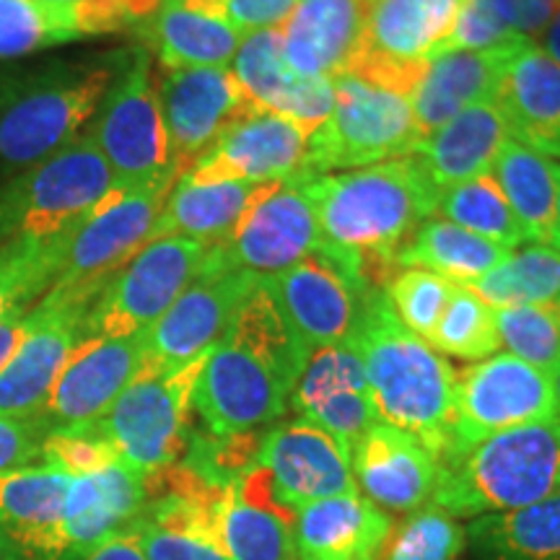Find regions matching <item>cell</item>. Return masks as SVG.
<instances>
[{
  "label": "cell",
  "instance_id": "11a10c76",
  "mask_svg": "<svg viewBox=\"0 0 560 560\" xmlns=\"http://www.w3.org/2000/svg\"><path fill=\"white\" fill-rule=\"evenodd\" d=\"M26 327H30V310L13 312L0 322V369H3L5 361L11 359L13 350L19 348V342L24 340Z\"/></svg>",
  "mask_w": 560,
  "mask_h": 560
},
{
  "label": "cell",
  "instance_id": "5b68a950",
  "mask_svg": "<svg viewBox=\"0 0 560 560\" xmlns=\"http://www.w3.org/2000/svg\"><path fill=\"white\" fill-rule=\"evenodd\" d=\"M552 493H560V416L482 439L441 467L431 503L475 520Z\"/></svg>",
  "mask_w": 560,
  "mask_h": 560
},
{
  "label": "cell",
  "instance_id": "4fadbf2b",
  "mask_svg": "<svg viewBox=\"0 0 560 560\" xmlns=\"http://www.w3.org/2000/svg\"><path fill=\"white\" fill-rule=\"evenodd\" d=\"M462 0H366L363 47L350 75L410 96L444 52Z\"/></svg>",
  "mask_w": 560,
  "mask_h": 560
},
{
  "label": "cell",
  "instance_id": "8992f818",
  "mask_svg": "<svg viewBox=\"0 0 560 560\" xmlns=\"http://www.w3.org/2000/svg\"><path fill=\"white\" fill-rule=\"evenodd\" d=\"M208 353L179 369H140L122 395L86 429L107 441L117 462L140 475L177 465L190 444L192 392Z\"/></svg>",
  "mask_w": 560,
  "mask_h": 560
},
{
  "label": "cell",
  "instance_id": "681fc988",
  "mask_svg": "<svg viewBox=\"0 0 560 560\" xmlns=\"http://www.w3.org/2000/svg\"><path fill=\"white\" fill-rule=\"evenodd\" d=\"M511 26L503 21L493 0H462V9L454 21V30L446 42V50H499L522 42Z\"/></svg>",
  "mask_w": 560,
  "mask_h": 560
},
{
  "label": "cell",
  "instance_id": "7a4b0ae2",
  "mask_svg": "<svg viewBox=\"0 0 560 560\" xmlns=\"http://www.w3.org/2000/svg\"><path fill=\"white\" fill-rule=\"evenodd\" d=\"M310 353L260 278L202 363L192 392L202 431L226 436L276 423Z\"/></svg>",
  "mask_w": 560,
  "mask_h": 560
},
{
  "label": "cell",
  "instance_id": "9f6ffc18",
  "mask_svg": "<svg viewBox=\"0 0 560 560\" xmlns=\"http://www.w3.org/2000/svg\"><path fill=\"white\" fill-rule=\"evenodd\" d=\"M542 50L548 52L550 58L560 66V9H558L556 16H552L548 30H545V47H542Z\"/></svg>",
  "mask_w": 560,
  "mask_h": 560
},
{
  "label": "cell",
  "instance_id": "8d00e7d4",
  "mask_svg": "<svg viewBox=\"0 0 560 560\" xmlns=\"http://www.w3.org/2000/svg\"><path fill=\"white\" fill-rule=\"evenodd\" d=\"M70 236H19L0 244V322L32 310L52 289Z\"/></svg>",
  "mask_w": 560,
  "mask_h": 560
},
{
  "label": "cell",
  "instance_id": "603a6c76",
  "mask_svg": "<svg viewBox=\"0 0 560 560\" xmlns=\"http://www.w3.org/2000/svg\"><path fill=\"white\" fill-rule=\"evenodd\" d=\"M355 488L392 514H410L433 499L441 462L412 433L376 420L350 450Z\"/></svg>",
  "mask_w": 560,
  "mask_h": 560
},
{
  "label": "cell",
  "instance_id": "d590c367",
  "mask_svg": "<svg viewBox=\"0 0 560 560\" xmlns=\"http://www.w3.org/2000/svg\"><path fill=\"white\" fill-rule=\"evenodd\" d=\"M490 177L514 210L524 240L550 247L556 226V161L509 138Z\"/></svg>",
  "mask_w": 560,
  "mask_h": 560
},
{
  "label": "cell",
  "instance_id": "91938a15",
  "mask_svg": "<svg viewBox=\"0 0 560 560\" xmlns=\"http://www.w3.org/2000/svg\"><path fill=\"white\" fill-rule=\"evenodd\" d=\"M45 3H55V5H73V3H79V0H45Z\"/></svg>",
  "mask_w": 560,
  "mask_h": 560
},
{
  "label": "cell",
  "instance_id": "ba28073f",
  "mask_svg": "<svg viewBox=\"0 0 560 560\" xmlns=\"http://www.w3.org/2000/svg\"><path fill=\"white\" fill-rule=\"evenodd\" d=\"M335 83L332 112L306 145L299 174L363 170L382 161L412 156L423 140L410 100L359 75L342 73Z\"/></svg>",
  "mask_w": 560,
  "mask_h": 560
},
{
  "label": "cell",
  "instance_id": "2e32d148",
  "mask_svg": "<svg viewBox=\"0 0 560 560\" xmlns=\"http://www.w3.org/2000/svg\"><path fill=\"white\" fill-rule=\"evenodd\" d=\"M260 283V276L247 270L221 268L213 249L190 285L145 332V369H179L223 338L242 301Z\"/></svg>",
  "mask_w": 560,
  "mask_h": 560
},
{
  "label": "cell",
  "instance_id": "4dcf8cb0",
  "mask_svg": "<svg viewBox=\"0 0 560 560\" xmlns=\"http://www.w3.org/2000/svg\"><path fill=\"white\" fill-rule=\"evenodd\" d=\"M516 45L499 47V50H446L436 55L408 96L423 138L450 122L462 109L480 102H493L503 66Z\"/></svg>",
  "mask_w": 560,
  "mask_h": 560
},
{
  "label": "cell",
  "instance_id": "ab89813d",
  "mask_svg": "<svg viewBox=\"0 0 560 560\" xmlns=\"http://www.w3.org/2000/svg\"><path fill=\"white\" fill-rule=\"evenodd\" d=\"M70 480V475L50 465L0 472V529H30L58 522Z\"/></svg>",
  "mask_w": 560,
  "mask_h": 560
},
{
  "label": "cell",
  "instance_id": "d4e9b609",
  "mask_svg": "<svg viewBox=\"0 0 560 560\" xmlns=\"http://www.w3.org/2000/svg\"><path fill=\"white\" fill-rule=\"evenodd\" d=\"M296 511L280 503L262 465L223 490L213 509L215 537L229 560H299Z\"/></svg>",
  "mask_w": 560,
  "mask_h": 560
},
{
  "label": "cell",
  "instance_id": "f1b7e54d",
  "mask_svg": "<svg viewBox=\"0 0 560 560\" xmlns=\"http://www.w3.org/2000/svg\"><path fill=\"white\" fill-rule=\"evenodd\" d=\"M278 185L283 182H268V185L234 179L206 182L182 174L153 223L149 242L182 236V240L202 242L208 247L223 244L240 226L247 210Z\"/></svg>",
  "mask_w": 560,
  "mask_h": 560
},
{
  "label": "cell",
  "instance_id": "7bdbcfd3",
  "mask_svg": "<svg viewBox=\"0 0 560 560\" xmlns=\"http://www.w3.org/2000/svg\"><path fill=\"white\" fill-rule=\"evenodd\" d=\"M429 346L439 353L465 361H482L501 348L495 330V310L467 285L454 283V291L441 314Z\"/></svg>",
  "mask_w": 560,
  "mask_h": 560
},
{
  "label": "cell",
  "instance_id": "f5cc1de1",
  "mask_svg": "<svg viewBox=\"0 0 560 560\" xmlns=\"http://www.w3.org/2000/svg\"><path fill=\"white\" fill-rule=\"evenodd\" d=\"M493 5L520 37L535 39L550 26L560 0H493Z\"/></svg>",
  "mask_w": 560,
  "mask_h": 560
},
{
  "label": "cell",
  "instance_id": "1f68e13d",
  "mask_svg": "<svg viewBox=\"0 0 560 560\" xmlns=\"http://www.w3.org/2000/svg\"><path fill=\"white\" fill-rule=\"evenodd\" d=\"M166 70L226 68L242 45V32L226 21L164 0V5L138 26Z\"/></svg>",
  "mask_w": 560,
  "mask_h": 560
},
{
  "label": "cell",
  "instance_id": "9a60e30c",
  "mask_svg": "<svg viewBox=\"0 0 560 560\" xmlns=\"http://www.w3.org/2000/svg\"><path fill=\"white\" fill-rule=\"evenodd\" d=\"M164 177L136 190H115L70 236L58 278L60 289H104L149 244L151 229L174 182Z\"/></svg>",
  "mask_w": 560,
  "mask_h": 560
},
{
  "label": "cell",
  "instance_id": "7402d4cb",
  "mask_svg": "<svg viewBox=\"0 0 560 560\" xmlns=\"http://www.w3.org/2000/svg\"><path fill=\"white\" fill-rule=\"evenodd\" d=\"M260 465L268 470L280 503L293 511L312 501L359 490L350 452L304 418L285 420L265 431Z\"/></svg>",
  "mask_w": 560,
  "mask_h": 560
},
{
  "label": "cell",
  "instance_id": "f907efd6",
  "mask_svg": "<svg viewBox=\"0 0 560 560\" xmlns=\"http://www.w3.org/2000/svg\"><path fill=\"white\" fill-rule=\"evenodd\" d=\"M185 9L226 21L236 32L249 34L278 30L285 24L299 0H172Z\"/></svg>",
  "mask_w": 560,
  "mask_h": 560
},
{
  "label": "cell",
  "instance_id": "83f0119b",
  "mask_svg": "<svg viewBox=\"0 0 560 560\" xmlns=\"http://www.w3.org/2000/svg\"><path fill=\"white\" fill-rule=\"evenodd\" d=\"M392 516L366 495L342 493L296 509L293 540L299 560H376L387 545Z\"/></svg>",
  "mask_w": 560,
  "mask_h": 560
},
{
  "label": "cell",
  "instance_id": "d6a6232c",
  "mask_svg": "<svg viewBox=\"0 0 560 560\" xmlns=\"http://www.w3.org/2000/svg\"><path fill=\"white\" fill-rule=\"evenodd\" d=\"M465 532L478 560H560V493L475 516Z\"/></svg>",
  "mask_w": 560,
  "mask_h": 560
},
{
  "label": "cell",
  "instance_id": "484cf974",
  "mask_svg": "<svg viewBox=\"0 0 560 560\" xmlns=\"http://www.w3.org/2000/svg\"><path fill=\"white\" fill-rule=\"evenodd\" d=\"M493 104L511 140L560 159V66L542 47L524 39L511 50Z\"/></svg>",
  "mask_w": 560,
  "mask_h": 560
},
{
  "label": "cell",
  "instance_id": "d6986e66",
  "mask_svg": "<svg viewBox=\"0 0 560 560\" xmlns=\"http://www.w3.org/2000/svg\"><path fill=\"white\" fill-rule=\"evenodd\" d=\"M145 361V332L130 338H83L55 380L37 416L45 436L102 418Z\"/></svg>",
  "mask_w": 560,
  "mask_h": 560
},
{
  "label": "cell",
  "instance_id": "e575fe53",
  "mask_svg": "<svg viewBox=\"0 0 560 560\" xmlns=\"http://www.w3.org/2000/svg\"><path fill=\"white\" fill-rule=\"evenodd\" d=\"M509 255L511 249L454 226L452 221L429 219L405 242L397 265L400 270H429L457 285H472L486 272L499 268Z\"/></svg>",
  "mask_w": 560,
  "mask_h": 560
},
{
  "label": "cell",
  "instance_id": "9c48e42d",
  "mask_svg": "<svg viewBox=\"0 0 560 560\" xmlns=\"http://www.w3.org/2000/svg\"><path fill=\"white\" fill-rule=\"evenodd\" d=\"M86 136L107 161L117 190H136L164 177H179L172 170L151 52L145 47L128 50Z\"/></svg>",
  "mask_w": 560,
  "mask_h": 560
},
{
  "label": "cell",
  "instance_id": "b9f144b4",
  "mask_svg": "<svg viewBox=\"0 0 560 560\" xmlns=\"http://www.w3.org/2000/svg\"><path fill=\"white\" fill-rule=\"evenodd\" d=\"M231 62H234L231 73L236 75L244 94L260 112H278L299 81V73H293L283 58L280 30L244 34L240 50Z\"/></svg>",
  "mask_w": 560,
  "mask_h": 560
},
{
  "label": "cell",
  "instance_id": "f546056e",
  "mask_svg": "<svg viewBox=\"0 0 560 560\" xmlns=\"http://www.w3.org/2000/svg\"><path fill=\"white\" fill-rule=\"evenodd\" d=\"M509 132L493 102L462 109L450 122L429 132L412 151L420 172L436 192L490 174Z\"/></svg>",
  "mask_w": 560,
  "mask_h": 560
},
{
  "label": "cell",
  "instance_id": "8fae6325",
  "mask_svg": "<svg viewBox=\"0 0 560 560\" xmlns=\"http://www.w3.org/2000/svg\"><path fill=\"white\" fill-rule=\"evenodd\" d=\"M556 416L550 374L511 353L482 359L457 374L450 436L441 467L493 433Z\"/></svg>",
  "mask_w": 560,
  "mask_h": 560
},
{
  "label": "cell",
  "instance_id": "db71d44e",
  "mask_svg": "<svg viewBox=\"0 0 560 560\" xmlns=\"http://www.w3.org/2000/svg\"><path fill=\"white\" fill-rule=\"evenodd\" d=\"M70 560H145V556L140 550L136 529H132V524H128L125 529L109 535L107 540L96 542L94 548H89L86 552Z\"/></svg>",
  "mask_w": 560,
  "mask_h": 560
},
{
  "label": "cell",
  "instance_id": "30bf717a",
  "mask_svg": "<svg viewBox=\"0 0 560 560\" xmlns=\"http://www.w3.org/2000/svg\"><path fill=\"white\" fill-rule=\"evenodd\" d=\"M145 501V475L115 462L107 470L70 480L58 522L0 529V556L3 560H70L132 524Z\"/></svg>",
  "mask_w": 560,
  "mask_h": 560
},
{
  "label": "cell",
  "instance_id": "ac0fdd59",
  "mask_svg": "<svg viewBox=\"0 0 560 560\" xmlns=\"http://www.w3.org/2000/svg\"><path fill=\"white\" fill-rule=\"evenodd\" d=\"M210 249L221 268L268 278L306 257H319L325 236L310 198L293 177L257 200L234 234Z\"/></svg>",
  "mask_w": 560,
  "mask_h": 560
},
{
  "label": "cell",
  "instance_id": "6f0895ef",
  "mask_svg": "<svg viewBox=\"0 0 560 560\" xmlns=\"http://www.w3.org/2000/svg\"><path fill=\"white\" fill-rule=\"evenodd\" d=\"M550 247L560 252V164H556V226H552Z\"/></svg>",
  "mask_w": 560,
  "mask_h": 560
},
{
  "label": "cell",
  "instance_id": "e0dca14e",
  "mask_svg": "<svg viewBox=\"0 0 560 560\" xmlns=\"http://www.w3.org/2000/svg\"><path fill=\"white\" fill-rule=\"evenodd\" d=\"M172 170L185 174L223 132L260 112L231 68L166 70L156 81Z\"/></svg>",
  "mask_w": 560,
  "mask_h": 560
},
{
  "label": "cell",
  "instance_id": "5bb4252c",
  "mask_svg": "<svg viewBox=\"0 0 560 560\" xmlns=\"http://www.w3.org/2000/svg\"><path fill=\"white\" fill-rule=\"evenodd\" d=\"M102 289L52 285L30 310L24 340L0 369V418H34L83 340V319Z\"/></svg>",
  "mask_w": 560,
  "mask_h": 560
},
{
  "label": "cell",
  "instance_id": "c3c4849f",
  "mask_svg": "<svg viewBox=\"0 0 560 560\" xmlns=\"http://www.w3.org/2000/svg\"><path fill=\"white\" fill-rule=\"evenodd\" d=\"M115 462V450L86 429L55 431L42 441V465H50L55 470L70 475V478L102 472Z\"/></svg>",
  "mask_w": 560,
  "mask_h": 560
},
{
  "label": "cell",
  "instance_id": "ffe728a7",
  "mask_svg": "<svg viewBox=\"0 0 560 560\" xmlns=\"http://www.w3.org/2000/svg\"><path fill=\"white\" fill-rule=\"evenodd\" d=\"M280 314L310 350L353 338L366 289L353 283L325 257H306L291 268L262 278Z\"/></svg>",
  "mask_w": 560,
  "mask_h": 560
},
{
  "label": "cell",
  "instance_id": "680465c9",
  "mask_svg": "<svg viewBox=\"0 0 560 560\" xmlns=\"http://www.w3.org/2000/svg\"><path fill=\"white\" fill-rule=\"evenodd\" d=\"M550 382H552V395H556V408L560 416V361H558V366L550 371Z\"/></svg>",
  "mask_w": 560,
  "mask_h": 560
},
{
  "label": "cell",
  "instance_id": "ee69618b",
  "mask_svg": "<svg viewBox=\"0 0 560 560\" xmlns=\"http://www.w3.org/2000/svg\"><path fill=\"white\" fill-rule=\"evenodd\" d=\"M501 346L529 366L550 374L560 361V301L495 310Z\"/></svg>",
  "mask_w": 560,
  "mask_h": 560
},
{
  "label": "cell",
  "instance_id": "4316f807",
  "mask_svg": "<svg viewBox=\"0 0 560 560\" xmlns=\"http://www.w3.org/2000/svg\"><path fill=\"white\" fill-rule=\"evenodd\" d=\"M366 0H299L278 26L283 58L299 75L338 79L350 73L363 47Z\"/></svg>",
  "mask_w": 560,
  "mask_h": 560
},
{
  "label": "cell",
  "instance_id": "44dd1931",
  "mask_svg": "<svg viewBox=\"0 0 560 560\" xmlns=\"http://www.w3.org/2000/svg\"><path fill=\"white\" fill-rule=\"evenodd\" d=\"M289 408L319 425L350 452L380 420L371 397L366 369L353 342L312 350L304 363Z\"/></svg>",
  "mask_w": 560,
  "mask_h": 560
},
{
  "label": "cell",
  "instance_id": "3957f363",
  "mask_svg": "<svg viewBox=\"0 0 560 560\" xmlns=\"http://www.w3.org/2000/svg\"><path fill=\"white\" fill-rule=\"evenodd\" d=\"M350 342L366 369L380 420L412 433L441 462L457 387L452 363L397 319L384 291L366 293Z\"/></svg>",
  "mask_w": 560,
  "mask_h": 560
},
{
  "label": "cell",
  "instance_id": "277c9868",
  "mask_svg": "<svg viewBox=\"0 0 560 560\" xmlns=\"http://www.w3.org/2000/svg\"><path fill=\"white\" fill-rule=\"evenodd\" d=\"M128 50L91 62H62L0 86V177L24 172L81 136Z\"/></svg>",
  "mask_w": 560,
  "mask_h": 560
},
{
  "label": "cell",
  "instance_id": "7c38bea8",
  "mask_svg": "<svg viewBox=\"0 0 560 560\" xmlns=\"http://www.w3.org/2000/svg\"><path fill=\"white\" fill-rule=\"evenodd\" d=\"M208 244L182 236L149 242L107 280L83 319V338H130L149 332L198 276Z\"/></svg>",
  "mask_w": 560,
  "mask_h": 560
},
{
  "label": "cell",
  "instance_id": "f6af8a7d",
  "mask_svg": "<svg viewBox=\"0 0 560 560\" xmlns=\"http://www.w3.org/2000/svg\"><path fill=\"white\" fill-rule=\"evenodd\" d=\"M467 548V532L436 503L410 511L392 529L387 545L382 550V560H459Z\"/></svg>",
  "mask_w": 560,
  "mask_h": 560
},
{
  "label": "cell",
  "instance_id": "836d02e7",
  "mask_svg": "<svg viewBox=\"0 0 560 560\" xmlns=\"http://www.w3.org/2000/svg\"><path fill=\"white\" fill-rule=\"evenodd\" d=\"M145 560H229L215 537L213 509L182 495H153L132 520Z\"/></svg>",
  "mask_w": 560,
  "mask_h": 560
},
{
  "label": "cell",
  "instance_id": "cb8c5ba5",
  "mask_svg": "<svg viewBox=\"0 0 560 560\" xmlns=\"http://www.w3.org/2000/svg\"><path fill=\"white\" fill-rule=\"evenodd\" d=\"M312 130L276 112H255L223 132L185 174L206 182H289L301 172Z\"/></svg>",
  "mask_w": 560,
  "mask_h": 560
},
{
  "label": "cell",
  "instance_id": "816d5d0a",
  "mask_svg": "<svg viewBox=\"0 0 560 560\" xmlns=\"http://www.w3.org/2000/svg\"><path fill=\"white\" fill-rule=\"evenodd\" d=\"M45 431L32 418H0V472L42 459Z\"/></svg>",
  "mask_w": 560,
  "mask_h": 560
},
{
  "label": "cell",
  "instance_id": "60d3db41",
  "mask_svg": "<svg viewBox=\"0 0 560 560\" xmlns=\"http://www.w3.org/2000/svg\"><path fill=\"white\" fill-rule=\"evenodd\" d=\"M83 39L73 5L0 0V60Z\"/></svg>",
  "mask_w": 560,
  "mask_h": 560
},
{
  "label": "cell",
  "instance_id": "f35d334b",
  "mask_svg": "<svg viewBox=\"0 0 560 560\" xmlns=\"http://www.w3.org/2000/svg\"><path fill=\"white\" fill-rule=\"evenodd\" d=\"M436 213L452 221L454 226L478 234L488 242L501 244V247L511 252L527 242L514 210H511L509 200L503 198L501 187L495 185L490 174L441 190Z\"/></svg>",
  "mask_w": 560,
  "mask_h": 560
},
{
  "label": "cell",
  "instance_id": "52a82bcc",
  "mask_svg": "<svg viewBox=\"0 0 560 560\" xmlns=\"http://www.w3.org/2000/svg\"><path fill=\"white\" fill-rule=\"evenodd\" d=\"M107 161L79 136L0 187V244L19 236H70L115 192Z\"/></svg>",
  "mask_w": 560,
  "mask_h": 560
},
{
  "label": "cell",
  "instance_id": "74e56055",
  "mask_svg": "<svg viewBox=\"0 0 560 560\" xmlns=\"http://www.w3.org/2000/svg\"><path fill=\"white\" fill-rule=\"evenodd\" d=\"M467 289L493 310L560 301V252L540 244L511 252L499 268L486 272Z\"/></svg>",
  "mask_w": 560,
  "mask_h": 560
},
{
  "label": "cell",
  "instance_id": "6da1fadb",
  "mask_svg": "<svg viewBox=\"0 0 560 560\" xmlns=\"http://www.w3.org/2000/svg\"><path fill=\"white\" fill-rule=\"evenodd\" d=\"M296 179L325 236L319 257L366 291L392 283L405 242L439 208V192L412 156L338 174H296Z\"/></svg>",
  "mask_w": 560,
  "mask_h": 560
},
{
  "label": "cell",
  "instance_id": "bcb514c9",
  "mask_svg": "<svg viewBox=\"0 0 560 560\" xmlns=\"http://www.w3.org/2000/svg\"><path fill=\"white\" fill-rule=\"evenodd\" d=\"M262 431H242L215 436L208 431H192L182 465L213 488H229L260 465Z\"/></svg>",
  "mask_w": 560,
  "mask_h": 560
},
{
  "label": "cell",
  "instance_id": "7dc6e473",
  "mask_svg": "<svg viewBox=\"0 0 560 560\" xmlns=\"http://www.w3.org/2000/svg\"><path fill=\"white\" fill-rule=\"evenodd\" d=\"M454 291L452 280L429 270H402L387 285L392 312L412 335L429 342Z\"/></svg>",
  "mask_w": 560,
  "mask_h": 560
}]
</instances>
